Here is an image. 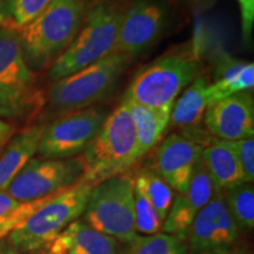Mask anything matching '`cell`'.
Here are the masks:
<instances>
[{
  "label": "cell",
  "mask_w": 254,
  "mask_h": 254,
  "mask_svg": "<svg viewBox=\"0 0 254 254\" xmlns=\"http://www.w3.org/2000/svg\"><path fill=\"white\" fill-rule=\"evenodd\" d=\"M125 254H187V246L184 240L164 232L150 236L135 234Z\"/></svg>",
  "instance_id": "d4e9b609"
},
{
  "label": "cell",
  "mask_w": 254,
  "mask_h": 254,
  "mask_svg": "<svg viewBox=\"0 0 254 254\" xmlns=\"http://www.w3.org/2000/svg\"><path fill=\"white\" fill-rule=\"evenodd\" d=\"M78 157L69 159L31 158L5 190L20 202L33 201L68 189L81 179Z\"/></svg>",
  "instance_id": "8fae6325"
},
{
  "label": "cell",
  "mask_w": 254,
  "mask_h": 254,
  "mask_svg": "<svg viewBox=\"0 0 254 254\" xmlns=\"http://www.w3.org/2000/svg\"><path fill=\"white\" fill-rule=\"evenodd\" d=\"M238 237L239 228L228 213L222 194L215 193L187 231V254H226Z\"/></svg>",
  "instance_id": "7c38bea8"
},
{
  "label": "cell",
  "mask_w": 254,
  "mask_h": 254,
  "mask_svg": "<svg viewBox=\"0 0 254 254\" xmlns=\"http://www.w3.org/2000/svg\"><path fill=\"white\" fill-rule=\"evenodd\" d=\"M92 187L79 180L40 207L7 241L19 252H37L49 247L71 222L82 215Z\"/></svg>",
  "instance_id": "52a82bcc"
},
{
  "label": "cell",
  "mask_w": 254,
  "mask_h": 254,
  "mask_svg": "<svg viewBox=\"0 0 254 254\" xmlns=\"http://www.w3.org/2000/svg\"><path fill=\"white\" fill-rule=\"evenodd\" d=\"M226 254H247V253H243V252H234V253H231V252H228V253H226Z\"/></svg>",
  "instance_id": "836d02e7"
},
{
  "label": "cell",
  "mask_w": 254,
  "mask_h": 254,
  "mask_svg": "<svg viewBox=\"0 0 254 254\" xmlns=\"http://www.w3.org/2000/svg\"><path fill=\"white\" fill-rule=\"evenodd\" d=\"M213 80L208 86L211 103L239 92H249L254 86V64L246 63L217 49L211 59Z\"/></svg>",
  "instance_id": "e0dca14e"
},
{
  "label": "cell",
  "mask_w": 254,
  "mask_h": 254,
  "mask_svg": "<svg viewBox=\"0 0 254 254\" xmlns=\"http://www.w3.org/2000/svg\"><path fill=\"white\" fill-rule=\"evenodd\" d=\"M131 116L136 135L139 159L148 153L163 138L170 125L172 109H152L135 101L123 98Z\"/></svg>",
  "instance_id": "ffe728a7"
},
{
  "label": "cell",
  "mask_w": 254,
  "mask_h": 254,
  "mask_svg": "<svg viewBox=\"0 0 254 254\" xmlns=\"http://www.w3.org/2000/svg\"><path fill=\"white\" fill-rule=\"evenodd\" d=\"M7 20V0H0V25Z\"/></svg>",
  "instance_id": "d6a6232c"
},
{
  "label": "cell",
  "mask_w": 254,
  "mask_h": 254,
  "mask_svg": "<svg viewBox=\"0 0 254 254\" xmlns=\"http://www.w3.org/2000/svg\"><path fill=\"white\" fill-rule=\"evenodd\" d=\"M52 0H7L6 26L18 30L26 26L47 7Z\"/></svg>",
  "instance_id": "4316f807"
},
{
  "label": "cell",
  "mask_w": 254,
  "mask_h": 254,
  "mask_svg": "<svg viewBox=\"0 0 254 254\" xmlns=\"http://www.w3.org/2000/svg\"><path fill=\"white\" fill-rule=\"evenodd\" d=\"M164 222L144 192L134 184V227L136 233L155 234L163 230Z\"/></svg>",
  "instance_id": "484cf974"
},
{
  "label": "cell",
  "mask_w": 254,
  "mask_h": 254,
  "mask_svg": "<svg viewBox=\"0 0 254 254\" xmlns=\"http://www.w3.org/2000/svg\"><path fill=\"white\" fill-rule=\"evenodd\" d=\"M200 160L213 184L215 193L222 194L225 190L244 184L243 171L226 140L212 139L202 147Z\"/></svg>",
  "instance_id": "d6986e66"
},
{
  "label": "cell",
  "mask_w": 254,
  "mask_h": 254,
  "mask_svg": "<svg viewBox=\"0 0 254 254\" xmlns=\"http://www.w3.org/2000/svg\"><path fill=\"white\" fill-rule=\"evenodd\" d=\"M172 4H180L190 6V7H204V6H209L217 0H170Z\"/></svg>",
  "instance_id": "4dcf8cb0"
},
{
  "label": "cell",
  "mask_w": 254,
  "mask_h": 254,
  "mask_svg": "<svg viewBox=\"0 0 254 254\" xmlns=\"http://www.w3.org/2000/svg\"><path fill=\"white\" fill-rule=\"evenodd\" d=\"M82 215L93 230L128 244L136 234L134 177L126 172L94 185Z\"/></svg>",
  "instance_id": "ba28073f"
},
{
  "label": "cell",
  "mask_w": 254,
  "mask_h": 254,
  "mask_svg": "<svg viewBox=\"0 0 254 254\" xmlns=\"http://www.w3.org/2000/svg\"><path fill=\"white\" fill-rule=\"evenodd\" d=\"M227 142L236 154L243 171L244 183L252 184L254 180V138Z\"/></svg>",
  "instance_id": "83f0119b"
},
{
  "label": "cell",
  "mask_w": 254,
  "mask_h": 254,
  "mask_svg": "<svg viewBox=\"0 0 254 254\" xmlns=\"http://www.w3.org/2000/svg\"><path fill=\"white\" fill-rule=\"evenodd\" d=\"M21 252L11 245L7 240H0V254H20Z\"/></svg>",
  "instance_id": "1f68e13d"
},
{
  "label": "cell",
  "mask_w": 254,
  "mask_h": 254,
  "mask_svg": "<svg viewBox=\"0 0 254 254\" xmlns=\"http://www.w3.org/2000/svg\"><path fill=\"white\" fill-rule=\"evenodd\" d=\"M134 184L144 192L163 222L166 220L176 196L170 185L152 168H142L139 171L134 177Z\"/></svg>",
  "instance_id": "603a6c76"
},
{
  "label": "cell",
  "mask_w": 254,
  "mask_h": 254,
  "mask_svg": "<svg viewBox=\"0 0 254 254\" xmlns=\"http://www.w3.org/2000/svg\"><path fill=\"white\" fill-rule=\"evenodd\" d=\"M127 2L128 0H95L77 38L50 67L51 81L72 74L114 52Z\"/></svg>",
  "instance_id": "5b68a950"
},
{
  "label": "cell",
  "mask_w": 254,
  "mask_h": 254,
  "mask_svg": "<svg viewBox=\"0 0 254 254\" xmlns=\"http://www.w3.org/2000/svg\"><path fill=\"white\" fill-rule=\"evenodd\" d=\"M225 205L239 230L252 231L254 227V189L252 184H240L225 190Z\"/></svg>",
  "instance_id": "cb8c5ba5"
},
{
  "label": "cell",
  "mask_w": 254,
  "mask_h": 254,
  "mask_svg": "<svg viewBox=\"0 0 254 254\" xmlns=\"http://www.w3.org/2000/svg\"><path fill=\"white\" fill-rule=\"evenodd\" d=\"M174 5L170 0H128L114 52L135 58L153 46L170 26Z\"/></svg>",
  "instance_id": "30bf717a"
},
{
  "label": "cell",
  "mask_w": 254,
  "mask_h": 254,
  "mask_svg": "<svg viewBox=\"0 0 254 254\" xmlns=\"http://www.w3.org/2000/svg\"><path fill=\"white\" fill-rule=\"evenodd\" d=\"M47 254H120L112 237L93 230L81 220H74L45 249Z\"/></svg>",
  "instance_id": "ac0fdd59"
},
{
  "label": "cell",
  "mask_w": 254,
  "mask_h": 254,
  "mask_svg": "<svg viewBox=\"0 0 254 254\" xmlns=\"http://www.w3.org/2000/svg\"><path fill=\"white\" fill-rule=\"evenodd\" d=\"M95 0H52L36 19L18 28L25 60L32 69L50 68L80 32Z\"/></svg>",
  "instance_id": "7a4b0ae2"
},
{
  "label": "cell",
  "mask_w": 254,
  "mask_h": 254,
  "mask_svg": "<svg viewBox=\"0 0 254 254\" xmlns=\"http://www.w3.org/2000/svg\"><path fill=\"white\" fill-rule=\"evenodd\" d=\"M215 190L206 172L201 160L196 164L194 173L185 192L174 196L166 220L164 221V233L171 234L185 241L187 231L193 220L207 202L213 198Z\"/></svg>",
  "instance_id": "9a60e30c"
},
{
  "label": "cell",
  "mask_w": 254,
  "mask_h": 254,
  "mask_svg": "<svg viewBox=\"0 0 254 254\" xmlns=\"http://www.w3.org/2000/svg\"><path fill=\"white\" fill-rule=\"evenodd\" d=\"M200 36L172 47L139 69L123 98L152 109H173L183 91L205 72Z\"/></svg>",
  "instance_id": "6da1fadb"
},
{
  "label": "cell",
  "mask_w": 254,
  "mask_h": 254,
  "mask_svg": "<svg viewBox=\"0 0 254 254\" xmlns=\"http://www.w3.org/2000/svg\"><path fill=\"white\" fill-rule=\"evenodd\" d=\"M36 254H47V253H46L45 250H43V251H40V252H38V253H36Z\"/></svg>",
  "instance_id": "e575fe53"
},
{
  "label": "cell",
  "mask_w": 254,
  "mask_h": 254,
  "mask_svg": "<svg viewBox=\"0 0 254 254\" xmlns=\"http://www.w3.org/2000/svg\"><path fill=\"white\" fill-rule=\"evenodd\" d=\"M109 110L92 106L57 117L44 126L37 153L44 159H69L80 155L98 134Z\"/></svg>",
  "instance_id": "9c48e42d"
},
{
  "label": "cell",
  "mask_w": 254,
  "mask_h": 254,
  "mask_svg": "<svg viewBox=\"0 0 254 254\" xmlns=\"http://www.w3.org/2000/svg\"><path fill=\"white\" fill-rule=\"evenodd\" d=\"M13 133H14L13 126H12L9 123L5 122V120L0 118V154L2 153V151L5 150L6 145H7L9 140L12 139Z\"/></svg>",
  "instance_id": "f546056e"
},
{
  "label": "cell",
  "mask_w": 254,
  "mask_h": 254,
  "mask_svg": "<svg viewBox=\"0 0 254 254\" xmlns=\"http://www.w3.org/2000/svg\"><path fill=\"white\" fill-rule=\"evenodd\" d=\"M206 131L214 139L226 141L253 138L254 101L250 92H239L213 101L204 116Z\"/></svg>",
  "instance_id": "4fadbf2b"
},
{
  "label": "cell",
  "mask_w": 254,
  "mask_h": 254,
  "mask_svg": "<svg viewBox=\"0 0 254 254\" xmlns=\"http://www.w3.org/2000/svg\"><path fill=\"white\" fill-rule=\"evenodd\" d=\"M211 78L204 72L189 85L183 93L174 101L172 112H171L170 125L179 129L189 138L206 146L213 139L208 133L199 131V127L204 123L206 109L211 100L208 95V86Z\"/></svg>",
  "instance_id": "2e32d148"
},
{
  "label": "cell",
  "mask_w": 254,
  "mask_h": 254,
  "mask_svg": "<svg viewBox=\"0 0 254 254\" xmlns=\"http://www.w3.org/2000/svg\"><path fill=\"white\" fill-rule=\"evenodd\" d=\"M58 193L33 201L20 202L12 198L6 190H0V240L8 237L12 232L24 225L38 209Z\"/></svg>",
  "instance_id": "7402d4cb"
},
{
  "label": "cell",
  "mask_w": 254,
  "mask_h": 254,
  "mask_svg": "<svg viewBox=\"0 0 254 254\" xmlns=\"http://www.w3.org/2000/svg\"><path fill=\"white\" fill-rule=\"evenodd\" d=\"M41 104L36 73L25 60L17 31L0 25V118H26Z\"/></svg>",
  "instance_id": "8992f818"
},
{
  "label": "cell",
  "mask_w": 254,
  "mask_h": 254,
  "mask_svg": "<svg viewBox=\"0 0 254 254\" xmlns=\"http://www.w3.org/2000/svg\"><path fill=\"white\" fill-rule=\"evenodd\" d=\"M241 14V30L243 39L249 43L252 37L254 26V0H238Z\"/></svg>",
  "instance_id": "f1b7e54d"
},
{
  "label": "cell",
  "mask_w": 254,
  "mask_h": 254,
  "mask_svg": "<svg viewBox=\"0 0 254 254\" xmlns=\"http://www.w3.org/2000/svg\"><path fill=\"white\" fill-rule=\"evenodd\" d=\"M204 146L183 133H172L159 145L152 170L177 193L185 192Z\"/></svg>",
  "instance_id": "5bb4252c"
},
{
  "label": "cell",
  "mask_w": 254,
  "mask_h": 254,
  "mask_svg": "<svg viewBox=\"0 0 254 254\" xmlns=\"http://www.w3.org/2000/svg\"><path fill=\"white\" fill-rule=\"evenodd\" d=\"M78 158L82 166L80 180L91 186L126 173L139 160L134 125L124 101L109 113L98 134Z\"/></svg>",
  "instance_id": "3957f363"
},
{
  "label": "cell",
  "mask_w": 254,
  "mask_h": 254,
  "mask_svg": "<svg viewBox=\"0 0 254 254\" xmlns=\"http://www.w3.org/2000/svg\"><path fill=\"white\" fill-rule=\"evenodd\" d=\"M134 58L113 52L86 67L52 81L47 93L50 111L60 117L97 106L116 90Z\"/></svg>",
  "instance_id": "277c9868"
},
{
  "label": "cell",
  "mask_w": 254,
  "mask_h": 254,
  "mask_svg": "<svg viewBox=\"0 0 254 254\" xmlns=\"http://www.w3.org/2000/svg\"><path fill=\"white\" fill-rule=\"evenodd\" d=\"M44 126L28 127L12 138L0 154V190H5L25 164L37 153Z\"/></svg>",
  "instance_id": "44dd1931"
}]
</instances>
